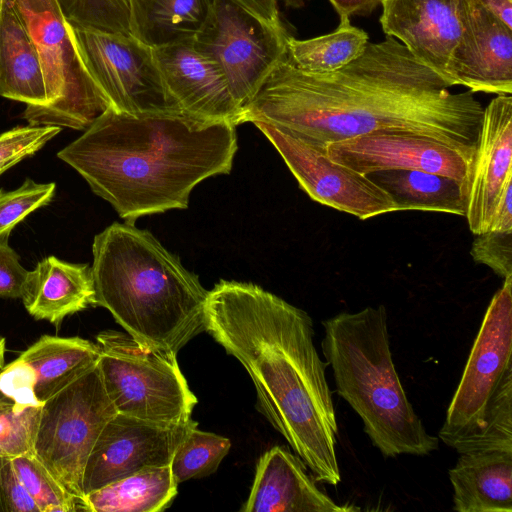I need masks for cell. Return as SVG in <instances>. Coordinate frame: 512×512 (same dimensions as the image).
Masks as SVG:
<instances>
[{"label": "cell", "mask_w": 512, "mask_h": 512, "mask_svg": "<svg viewBox=\"0 0 512 512\" xmlns=\"http://www.w3.org/2000/svg\"><path fill=\"white\" fill-rule=\"evenodd\" d=\"M8 239L9 236L0 238V297L21 299L29 271L20 264Z\"/></svg>", "instance_id": "36"}, {"label": "cell", "mask_w": 512, "mask_h": 512, "mask_svg": "<svg viewBox=\"0 0 512 512\" xmlns=\"http://www.w3.org/2000/svg\"><path fill=\"white\" fill-rule=\"evenodd\" d=\"M165 86L182 112L211 121L242 124V108L227 80L192 41L153 48Z\"/></svg>", "instance_id": "18"}, {"label": "cell", "mask_w": 512, "mask_h": 512, "mask_svg": "<svg viewBox=\"0 0 512 512\" xmlns=\"http://www.w3.org/2000/svg\"><path fill=\"white\" fill-rule=\"evenodd\" d=\"M215 0H129L132 35L151 48L192 41Z\"/></svg>", "instance_id": "24"}, {"label": "cell", "mask_w": 512, "mask_h": 512, "mask_svg": "<svg viewBox=\"0 0 512 512\" xmlns=\"http://www.w3.org/2000/svg\"><path fill=\"white\" fill-rule=\"evenodd\" d=\"M483 8L512 29V0H476Z\"/></svg>", "instance_id": "40"}, {"label": "cell", "mask_w": 512, "mask_h": 512, "mask_svg": "<svg viewBox=\"0 0 512 512\" xmlns=\"http://www.w3.org/2000/svg\"><path fill=\"white\" fill-rule=\"evenodd\" d=\"M368 176L393 198L397 211L466 215L467 188L453 178L420 170H387Z\"/></svg>", "instance_id": "26"}, {"label": "cell", "mask_w": 512, "mask_h": 512, "mask_svg": "<svg viewBox=\"0 0 512 512\" xmlns=\"http://www.w3.org/2000/svg\"><path fill=\"white\" fill-rule=\"evenodd\" d=\"M73 27L85 65L110 107L133 115L182 112L165 86L153 48L133 35Z\"/></svg>", "instance_id": "10"}, {"label": "cell", "mask_w": 512, "mask_h": 512, "mask_svg": "<svg viewBox=\"0 0 512 512\" xmlns=\"http://www.w3.org/2000/svg\"><path fill=\"white\" fill-rule=\"evenodd\" d=\"M63 11L68 12L89 4H92L98 0H58Z\"/></svg>", "instance_id": "41"}, {"label": "cell", "mask_w": 512, "mask_h": 512, "mask_svg": "<svg viewBox=\"0 0 512 512\" xmlns=\"http://www.w3.org/2000/svg\"><path fill=\"white\" fill-rule=\"evenodd\" d=\"M19 479L40 512L78 511L80 502L47 469L33 452L11 458Z\"/></svg>", "instance_id": "30"}, {"label": "cell", "mask_w": 512, "mask_h": 512, "mask_svg": "<svg viewBox=\"0 0 512 512\" xmlns=\"http://www.w3.org/2000/svg\"><path fill=\"white\" fill-rule=\"evenodd\" d=\"M282 25L271 24L237 0H215L193 46L214 61L242 108L286 56Z\"/></svg>", "instance_id": "9"}, {"label": "cell", "mask_w": 512, "mask_h": 512, "mask_svg": "<svg viewBox=\"0 0 512 512\" xmlns=\"http://www.w3.org/2000/svg\"><path fill=\"white\" fill-rule=\"evenodd\" d=\"M368 34L352 26L350 20L340 21L333 32L298 40L287 36V59L298 69L323 74L339 70L355 60L369 42Z\"/></svg>", "instance_id": "27"}, {"label": "cell", "mask_w": 512, "mask_h": 512, "mask_svg": "<svg viewBox=\"0 0 512 512\" xmlns=\"http://www.w3.org/2000/svg\"><path fill=\"white\" fill-rule=\"evenodd\" d=\"M94 306L136 340L177 354L205 331L208 291L147 230L114 222L95 235Z\"/></svg>", "instance_id": "4"}, {"label": "cell", "mask_w": 512, "mask_h": 512, "mask_svg": "<svg viewBox=\"0 0 512 512\" xmlns=\"http://www.w3.org/2000/svg\"><path fill=\"white\" fill-rule=\"evenodd\" d=\"M205 331L249 374L259 410L317 482L336 486L338 426L328 366L311 317L262 287L220 280L208 291Z\"/></svg>", "instance_id": "2"}, {"label": "cell", "mask_w": 512, "mask_h": 512, "mask_svg": "<svg viewBox=\"0 0 512 512\" xmlns=\"http://www.w3.org/2000/svg\"><path fill=\"white\" fill-rule=\"evenodd\" d=\"M170 464L142 469L85 494L80 510L89 512H160L177 494Z\"/></svg>", "instance_id": "25"}, {"label": "cell", "mask_w": 512, "mask_h": 512, "mask_svg": "<svg viewBox=\"0 0 512 512\" xmlns=\"http://www.w3.org/2000/svg\"><path fill=\"white\" fill-rule=\"evenodd\" d=\"M512 182V97L497 95L484 108L467 181L466 215L472 233L489 231L497 202Z\"/></svg>", "instance_id": "17"}, {"label": "cell", "mask_w": 512, "mask_h": 512, "mask_svg": "<svg viewBox=\"0 0 512 512\" xmlns=\"http://www.w3.org/2000/svg\"><path fill=\"white\" fill-rule=\"evenodd\" d=\"M470 254L475 262L488 266L499 277L512 276V232L489 230L478 234Z\"/></svg>", "instance_id": "34"}, {"label": "cell", "mask_w": 512, "mask_h": 512, "mask_svg": "<svg viewBox=\"0 0 512 512\" xmlns=\"http://www.w3.org/2000/svg\"><path fill=\"white\" fill-rule=\"evenodd\" d=\"M236 125L184 112L128 114L108 107L57 153L125 222L186 209L203 180L229 174Z\"/></svg>", "instance_id": "3"}, {"label": "cell", "mask_w": 512, "mask_h": 512, "mask_svg": "<svg viewBox=\"0 0 512 512\" xmlns=\"http://www.w3.org/2000/svg\"><path fill=\"white\" fill-rule=\"evenodd\" d=\"M116 414L98 364L41 406L33 453L80 503L86 462Z\"/></svg>", "instance_id": "8"}, {"label": "cell", "mask_w": 512, "mask_h": 512, "mask_svg": "<svg viewBox=\"0 0 512 512\" xmlns=\"http://www.w3.org/2000/svg\"><path fill=\"white\" fill-rule=\"evenodd\" d=\"M286 1H288V2H289V1H294V0H286Z\"/></svg>", "instance_id": "44"}, {"label": "cell", "mask_w": 512, "mask_h": 512, "mask_svg": "<svg viewBox=\"0 0 512 512\" xmlns=\"http://www.w3.org/2000/svg\"><path fill=\"white\" fill-rule=\"evenodd\" d=\"M322 352L337 393L361 418L384 457L425 456L437 450L395 369L384 305L342 312L322 322Z\"/></svg>", "instance_id": "5"}, {"label": "cell", "mask_w": 512, "mask_h": 512, "mask_svg": "<svg viewBox=\"0 0 512 512\" xmlns=\"http://www.w3.org/2000/svg\"><path fill=\"white\" fill-rule=\"evenodd\" d=\"M40 409L16 404L0 394V458L33 452Z\"/></svg>", "instance_id": "31"}, {"label": "cell", "mask_w": 512, "mask_h": 512, "mask_svg": "<svg viewBox=\"0 0 512 512\" xmlns=\"http://www.w3.org/2000/svg\"><path fill=\"white\" fill-rule=\"evenodd\" d=\"M96 341L102 380L117 413L165 425L191 419L197 397L176 354L114 330L100 332Z\"/></svg>", "instance_id": "7"}, {"label": "cell", "mask_w": 512, "mask_h": 512, "mask_svg": "<svg viewBox=\"0 0 512 512\" xmlns=\"http://www.w3.org/2000/svg\"><path fill=\"white\" fill-rule=\"evenodd\" d=\"M254 124L273 144L314 201L366 220L397 212L393 198L368 175L332 161L326 150L275 125Z\"/></svg>", "instance_id": "12"}, {"label": "cell", "mask_w": 512, "mask_h": 512, "mask_svg": "<svg viewBox=\"0 0 512 512\" xmlns=\"http://www.w3.org/2000/svg\"><path fill=\"white\" fill-rule=\"evenodd\" d=\"M55 189V183L41 184L29 178L15 190L0 189V238L10 236L13 228L30 213L48 205Z\"/></svg>", "instance_id": "32"}, {"label": "cell", "mask_w": 512, "mask_h": 512, "mask_svg": "<svg viewBox=\"0 0 512 512\" xmlns=\"http://www.w3.org/2000/svg\"><path fill=\"white\" fill-rule=\"evenodd\" d=\"M458 453L512 452V376L501 385L476 427L450 445Z\"/></svg>", "instance_id": "28"}, {"label": "cell", "mask_w": 512, "mask_h": 512, "mask_svg": "<svg viewBox=\"0 0 512 512\" xmlns=\"http://www.w3.org/2000/svg\"><path fill=\"white\" fill-rule=\"evenodd\" d=\"M0 512H40L10 458H0Z\"/></svg>", "instance_id": "35"}, {"label": "cell", "mask_w": 512, "mask_h": 512, "mask_svg": "<svg viewBox=\"0 0 512 512\" xmlns=\"http://www.w3.org/2000/svg\"><path fill=\"white\" fill-rule=\"evenodd\" d=\"M306 465L289 450L275 446L259 459L243 512H349L321 491L306 472Z\"/></svg>", "instance_id": "20"}, {"label": "cell", "mask_w": 512, "mask_h": 512, "mask_svg": "<svg viewBox=\"0 0 512 512\" xmlns=\"http://www.w3.org/2000/svg\"><path fill=\"white\" fill-rule=\"evenodd\" d=\"M340 17V21L350 20L353 15L370 13L382 4L383 0H329Z\"/></svg>", "instance_id": "38"}, {"label": "cell", "mask_w": 512, "mask_h": 512, "mask_svg": "<svg viewBox=\"0 0 512 512\" xmlns=\"http://www.w3.org/2000/svg\"><path fill=\"white\" fill-rule=\"evenodd\" d=\"M265 21L281 25L277 8V0H237Z\"/></svg>", "instance_id": "39"}, {"label": "cell", "mask_w": 512, "mask_h": 512, "mask_svg": "<svg viewBox=\"0 0 512 512\" xmlns=\"http://www.w3.org/2000/svg\"><path fill=\"white\" fill-rule=\"evenodd\" d=\"M194 426L197 422L192 419L165 425L117 413L103 428L86 462L83 494L142 469L170 464Z\"/></svg>", "instance_id": "13"}, {"label": "cell", "mask_w": 512, "mask_h": 512, "mask_svg": "<svg viewBox=\"0 0 512 512\" xmlns=\"http://www.w3.org/2000/svg\"><path fill=\"white\" fill-rule=\"evenodd\" d=\"M326 154L363 175L420 170L453 178L467 188L469 162L465 157L443 142L410 131L381 130L334 141L327 144Z\"/></svg>", "instance_id": "14"}, {"label": "cell", "mask_w": 512, "mask_h": 512, "mask_svg": "<svg viewBox=\"0 0 512 512\" xmlns=\"http://www.w3.org/2000/svg\"><path fill=\"white\" fill-rule=\"evenodd\" d=\"M21 299L33 318L58 328L67 316L94 306L91 267L46 257L29 271Z\"/></svg>", "instance_id": "21"}, {"label": "cell", "mask_w": 512, "mask_h": 512, "mask_svg": "<svg viewBox=\"0 0 512 512\" xmlns=\"http://www.w3.org/2000/svg\"><path fill=\"white\" fill-rule=\"evenodd\" d=\"M489 230L512 232V182L506 186L497 202Z\"/></svg>", "instance_id": "37"}, {"label": "cell", "mask_w": 512, "mask_h": 512, "mask_svg": "<svg viewBox=\"0 0 512 512\" xmlns=\"http://www.w3.org/2000/svg\"><path fill=\"white\" fill-rule=\"evenodd\" d=\"M100 355L89 340L43 335L0 369V394L19 405L41 407L96 366Z\"/></svg>", "instance_id": "15"}, {"label": "cell", "mask_w": 512, "mask_h": 512, "mask_svg": "<svg viewBox=\"0 0 512 512\" xmlns=\"http://www.w3.org/2000/svg\"><path fill=\"white\" fill-rule=\"evenodd\" d=\"M381 5L386 36L448 82L449 62L461 36L458 0H383Z\"/></svg>", "instance_id": "19"}, {"label": "cell", "mask_w": 512, "mask_h": 512, "mask_svg": "<svg viewBox=\"0 0 512 512\" xmlns=\"http://www.w3.org/2000/svg\"><path fill=\"white\" fill-rule=\"evenodd\" d=\"M461 36L448 67L451 87L473 93H512V29L476 0H458Z\"/></svg>", "instance_id": "16"}, {"label": "cell", "mask_w": 512, "mask_h": 512, "mask_svg": "<svg viewBox=\"0 0 512 512\" xmlns=\"http://www.w3.org/2000/svg\"><path fill=\"white\" fill-rule=\"evenodd\" d=\"M0 96L32 107L51 102L37 51L9 0H0Z\"/></svg>", "instance_id": "23"}, {"label": "cell", "mask_w": 512, "mask_h": 512, "mask_svg": "<svg viewBox=\"0 0 512 512\" xmlns=\"http://www.w3.org/2000/svg\"><path fill=\"white\" fill-rule=\"evenodd\" d=\"M40 60L48 106H26L31 126L85 130L110 104L89 73L73 25L58 0H9Z\"/></svg>", "instance_id": "6"}, {"label": "cell", "mask_w": 512, "mask_h": 512, "mask_svg": "<svg viewBox=\"0 0 512 512\" xmlns=\"http://www.w3.org/2000/svg\"><path fill=\"white\" fill-rule=\"evenodd\" d=\"M450 87L386 36L330 73L304 72L285 56L243 107L242 123L275 125L324 150L370 132L410 131L454 148L470 165L484 108L472 91Z\"/></svg>", "instance_id": "1"}, {"label": "cell", "mask_w": 512, "mask_h": 512, "mask_svg": "<svg viewBox=\"0 0 512 512\" xmlns=\"http://www.w3.org/2000/svg\"><path fill=\"white\" fill-rule=\"evenodd\" d=\"M512 276L494 294L439 430L450 447L473 430L504 381L512 376Z\"/></svg>", "instance_id": "11"}, {"label": "cell", "mask_w": 512, "mask_h": 512, "mask_svg": "<svg viewBox=\"0 0 512 512\" xmlns=\"http://www.w3.org/2000/svg\"><path fill=\"white\" fill-rule=\"evenodd\" d=\"M231 447L228 438L192 427L170 462L177 484L214 473Z\"/></svg>", "instance_id": "29"}, {"label": "cell", "mask_w": 512, "mask_h": 512, "mask_svg": "<svg viewBox=\"0 0 512 512\" xmlns=\"http://www.w3.org/2000/svg\"><path fill=\"white\" fill-rule=\"evenodd\" d=\"M448 471L457 512H512V452L459 453Z\"/></svg>", "instance_id": "22"}, {"label": "cell", "mask_w": 512, "mask_h": 512, "mask_svg": "<svg viewBox=\"0 0 512 512\" xmlns=\"http://www.w3.org/2000/svg\"><path fill=\"white\" fill-rule=\"evenodd\" d=\"M61 131L57 126H17L0 133V176L33 156Z\"/></svg>", "instance_id": "33"}, {"label": "cell", "mask_w": 512, "mask_h": 512, "mask_svg": "<svg viewBox=\"0 0 512 512\" xmlns=\"http://www.w3.org/2000/svg\"><path fill=\"white\" fill-rule=\"evenodd\" d=\"M1 343H5V339L2 336H0V344Z\"/></svg>", "instance_id": "43"}, {"label": "cell", "mask_w": 512, "mask_h": 512, "mask_svg": "<svg viewBox=\"0 0 512 512\" xmlns=\"http://www.w3.org/2000/svg\"><path fill=\"white\" fill-rule=\"evenodd\" d=\"M5 343L0 344V369L4 366Z\"/></svg>", "instance_id": "42"}]
</instances>
